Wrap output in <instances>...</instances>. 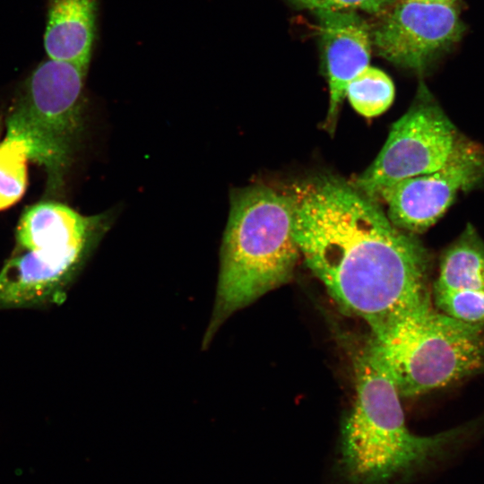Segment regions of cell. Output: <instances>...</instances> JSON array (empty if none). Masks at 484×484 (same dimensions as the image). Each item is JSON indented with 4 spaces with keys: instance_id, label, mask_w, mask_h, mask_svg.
Listing matches in <instances>:
<instances>
[{
    "instance_id": "obj_1",
    "label": "cell",
    "mask_w": 484,
    "mask_h": 484,
    "mask_svg": "<svg viewBox=\"0 0 484 484\" xmlns=\"http://www.w3.org/2000/svg\"><path fill=\"white\" fill-rule=\"evenodd\" d=\"M288 192L299 253L345 312L374 330L430 300L427 250L395 227L375 199L332 176Z\"/></svg>"
},
{
    "instance_id": "obj_2",
    "label": "cell",
    "mask_w": 484,
    "mask_h": 484,
    "mask_svg": "<svg viewBox=\"0 0 484 484\" xmlns=\"http://www.w3.org/2000/svg\"><path fill=\"white\" fill-rule=\"evenodd\" d=\"M356 395L341 430L338 471L348 484H401L465 437L460 427L430 436L406 426L400 393L368 344L356 357Z\"/></svg>"
},
{
    "instance_id": "obj_3",
    "label": "cell",
    "mask_w": 484,
    "mask_h": 484,
    "mask_svg": "<svg viewBox=\"0 0 484 484\" xmlns=\"http://www.w3.org/2000/svg\"><path fill=\"white\" fill-rule=\"evenodd\" d=\"M292 218L288 191L253 185L231 192L215 305L203 349L229 315L290 278L300 254Z\"/></svg>"
},
{
    "instance_id": "obj_4",
    "label": "cell",
    "mask_w": 484,
    "mask_h": 484,
    "mask_svg": "<svg viewBox=\"0 0 484 484\" xmlns=\"http://www.w3.org/2000/svg\"><path fill=\"white\" fill-rule=\"evenodd\" d=\"M371 331L369 344L402 396L422 394L484 371V325L437 312L430 300Z\"/></svg>"
},
{
    "instance_id": "obj_5",
    "label": "cell",
    "mask_w": 484,
    "mask_h": 484,
    "mask_svg": "<svg viewBox=\"0 0 484 484\" xmlns=\"http://www.w3.org/2000/svg\"><path fill=\"white\" fill-rule=\"evenodd\" d=\"M88 66L48 58L25 80L6 122V137L19 141L42 165L51 189L62 185L82 124Z\"/></svg>"
},
{
    "instance_id": "obj_6",
    "label": "cell",
    "mask_w": 484,
    "mask_h": 484,
    "mask_svg": "<svg viewBox=\"0 0 484 484\" xmlns=\"http://www.w3.org/2000/svg\"><path fill=\"white\" fill-rule=\"evenodd\" d=\"M461 134L424 82L408 111L392 126L373 163L352 182L372 199L378 193L408 177L443 167Z\"/></svg>"
},
{
    "instance_id": "obj_7",
    "label": "cell",
    "mask_w": 484,
    "mask_h": 484,
    "mask_svg": "<svg viewBox=\"0 0 484 484\" xmlns=\"http://www.w3.org/2000/svg\"><path fill=\"white\" fill-rule=\"evenodd\" d=\"M484 182V146L461 135L446 163L440 169L402 179L376 198L387 204V217L398 229L422 233L446 212L460 193Z\"/></svg>"
},
{
    "instance_id": "obj_8",
    "label": "cell",
    "mask_w": 484,
    "mask_h": 484,
    "mask_svg": "<svg viewBox=\"0 0 484 484\" xmlns=\"http://www.w3.org/2000/svg\"><path fill=\"white\" fill-rule=\"evenodd\" d=\"M463 23L454 4L402 0L371 29L377 54L423 72L460 40Z\"/></svg>"
},
{
    "instance_id": "obj_9",
    "label": "cell",
    "mask_w": 484,
    "mask_h": 484,
    "mask_svg": "<svg viewBox=\"0 0 484 484\" xmlns=\"http://www.w3.org/2000/svg\"><path fill=\"white\" fill-rule=\"evenodd\" d=\"M319 22L322 59L329 84L325 127H335L350 82L369 65L371 29L355 11H315Z\"/></svg>"
},
{
    "instance_id": "obj_10",
    "label": "cell",
    "mask_w": 484,
    "mask_h": 484,
    "mask_svg": "<svg viewBox=\"0 0 484 484\" xmlns=\"http://www.w3.org/2000/svg\"><path fill=\"white\" fill-rule=\"evenodd\" d=\"M109 223L108 214L84 216L59 203H39L22 215L15 249L88 255Z\"/></svg>"
},
{
    "instance_id": "obj_11",
    "label": "cell",
    "mask_w": 484,
    "mask_h": 484,
    "mask_svg": "<svg viewBox=\"0 0 484 484\" xmlns=\"http://www.w3.org/2000/svg\"><path fill=\"white\" fill-rule=\"evenodd\" d=\"M96 17L97 0H48L44 46L48 58L89 66Z\"/></svg>"
},
{
    "instance_id": "obj_12",
    "label": "cell",
    "mask_w": 484,
    "mask_h": 484,
    "mask_svg": "<svg viewBox=\"0 0 484 484\" xmlns=\"http://www.w3.org/2000/svg\"><path fill=\"white\" fill-rule=\"evenodd\" d=\"M456 290H484V241L470 223L445 250L435 284V291Z\"/></svg>"
},
{
    "instance_id": "obj_13",
    "label": "cell",
    "mask_w": 484,
    "mask_h": 484,
    "mask_svg": "<svg viewBox=\"0 0 484 484\" xmlns=\"http://www.w3.org/2000/svg\"><path fill=\"white\" fill-rule=\"evenodd\" d=\"M346 97L360 115L372 117L384 113L392 104L394 87L382 70L367 66L348 84Z\"/></svg>"
},
{
    "instance_id": "obj_14",
    "label": "cell",
    "mask_w": 484,
    "mask_h": 484,
    "mask_svg": "<svg viewBox=\"0 0 484 484\" xmlns=\"http://www.w3.org/2000/svg\"><path fill=\"white\" fill-rule=\"evenodd\" d=\"M25 147L19 141L5 137L0 143V211L18 202L27 186Z\"/></svg>"
},
{
    "instance_id": "obj_15",
    "label": "cell",
    "mask_w": 484,
    "mask_h": 484,
    "mask_svg": "<svg viewBox=\"0 0 484 484\" xmlns=\"http://www.w3.org/2000/svg\"><path fill=\"white\" fill-rule=\"evenodd\" d=\"M444 314L465 324L484 325V290L435 291Z\"/></svg>"
},
{
    "instance_id": "obj_16",
    "label": "cell",
    "mask_w": 484,
    "mask_h": 484,
    "mask_svg": "<svg viewBox=\"0 0 484 484\" xmlns=\"http://www.w3.org/2000/svg\"><path fill=\"white\" fill-rule=\"evenodd\" d=\"M295 5L312 11H355L378 13L385 10L391 0H290Z\"/></svg>"
},
{
    "instance_id": "obj_17",
    "label": "cell",
    "mask_w": 484,
    "mask_h": 484,
    "mask_svg": "<svg viewBox=\"0 0 484 484\" xmlns=\"http://www.w3.org/2000/svg\"><path fill=\"white\" fill-rule=\"evenodd\" d=\"M422 3H430V4H454L457 0H411Z\"/></svg>"
}]
</instances>
